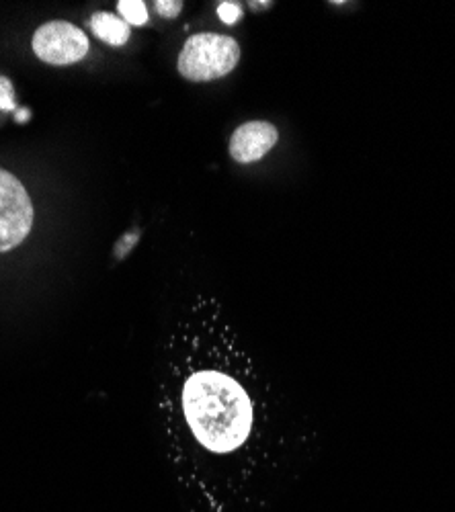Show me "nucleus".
<instances>
[{
	"label": "nucleus",
	"mask_w": 455,
	"mask_h": 512,
	"mask_svg": "<svg viewBox=\"0 0 455 512\" xmlns=\"http://www.w3.org/2000/svg\"><path fill=\"white\" fill-rule=\"evenodd\" d=\"M158 412L183 512H273L296 478L306 439L210 297L164 343Z\"/></svg>",
	"instance_id": "1"
},
{
	"label": "nucleus",
	"mask_w": 455,
	"mask_h": 512,
	"mask_svg": "<svg viewBox=\"0 0 455 512\" xmlns=\"http://www.w3.org/2000/svg\"><path fill=\"white\" fill-rule=\"evenodd\" d=\"M240 46L234 37L220 33H197L179 52L177 70L185 80L212 82L228 76L240 62Z\"/></svg>",
	"instance_id": "2"
},
{
	"label": "nucleus",
	"mask_w": 455,
	"mask_h": 512,
	"mask_svg": "<svg viewBox=\"0 0 455 512\" xmlns=\"http://www.w3.org/2000/svg\"><path fill=\"white\" fill-rule=\"evenodd\" d=\"M33 203L23 183L0 168V252L17 248L33 228Z\"/></svg>",
	"instance_id": "3"
},
{
	"label": "nucleus",
	"mask_w": 455,
	"mask_h": 512,
	"mask_svg": "<svg viewBox=\"0 0 455 512\" xmlns=\"http://www.w3.org/2000/svg\"><path fill=\"white\" fill-rule=\"evenodd\" d=\"M33 54L50 66H70L89 54V37L68 21L39 25L31 39Z\"/></svg>",
	"instance_id": "4"
},
{
	"label": "nucleus",
	"mask_w": 455,
	"mask_h": 512,
	"mask_svg": "<svg viewBox=\"0 0 455 512\" xmlns=\"http://www.w3.org/2000/svg\"><path fill=\"white\" fill-rule=\"evenodd\" d=\"M279 140L277 127L271 121H246L238 125L228 142V154L238 164H253L267 156Z\"/></svg>",
	"instance_id": "5"
},
{
	"label": "nucleus",
	"mask_w": 455,
	"mask_h": 512,
	"mask_svg": "<svg viewBox=\"0 0 455 512\" xmlns=\"http://www.w3.org/2000/svg\"><path fill=\"white\" fill-rule=\"evenodd\" d=\"M91 27L99 39L109 46H126L130 41V25L113 13H97L91 19Z\"/></svg>",
	"instance_id": "6"
},
{
	"label": "nucleus",
	"mask_w": 455,
	"mask_h": 512,
	"mask_svg": "<svg viewBox=\"0 0 455 512\" xmlns=\"http://www.w3.org/2000/svg\"><path fill=\"white\" fill-rule=\"evenodd\" d=\"M117 9L123 15V21H126V23L144 25L148 21L146 5L140 3V0H134V3H126V0H121V3H117Z\"/></svg>",
	"instance_id": "7"
},
{
	"label": "nucleus",
	"mask_w": 455,
	"mask_h": 512,
	"mask_svg": "<svg viewBox=\"0 0 455 512\" xmlns=\"http://www.w3.org/2000/svg\"><path fill=\"white\" fill-rule=\"evenodd\" d=\"M15 107V95H13V84L9 78L0 76V109L11 111Z\"/></svg>",
	"instance_id": "8"
},
{
	"label": "nucleus",
	"mask_w": 455,
	"mask_h": 512,
	"mask_svg": "<svg viewBox=\"0 0 455 512\" xmlns=\"http://www.w3.org/2000/svg\"><path fill=\"white\" fill-rule=\"evenodd\" d=\"M181 11H183V3H177V0H158L156 3V13L167 19L179 17Z\"/></svg>",
	"instance_id": "9"
},
{
	"label": "nucleus",
	"mask_w": 455,
	"mask_h": 512,
	"mask_svg": "<svg viewBox=\"0 0 455 512\" xmlns=\"http://www.w3.org/2000/svg\"><path fill=\"white\" fill-rule=\"evenodd\" d=\"M240 15H242V11H240V7L236 5V3H224L222 7H220V17L226 21V23H236L238 19H240Z\"/></svg>",
	"instance_id": "10"
}]
</instances>
